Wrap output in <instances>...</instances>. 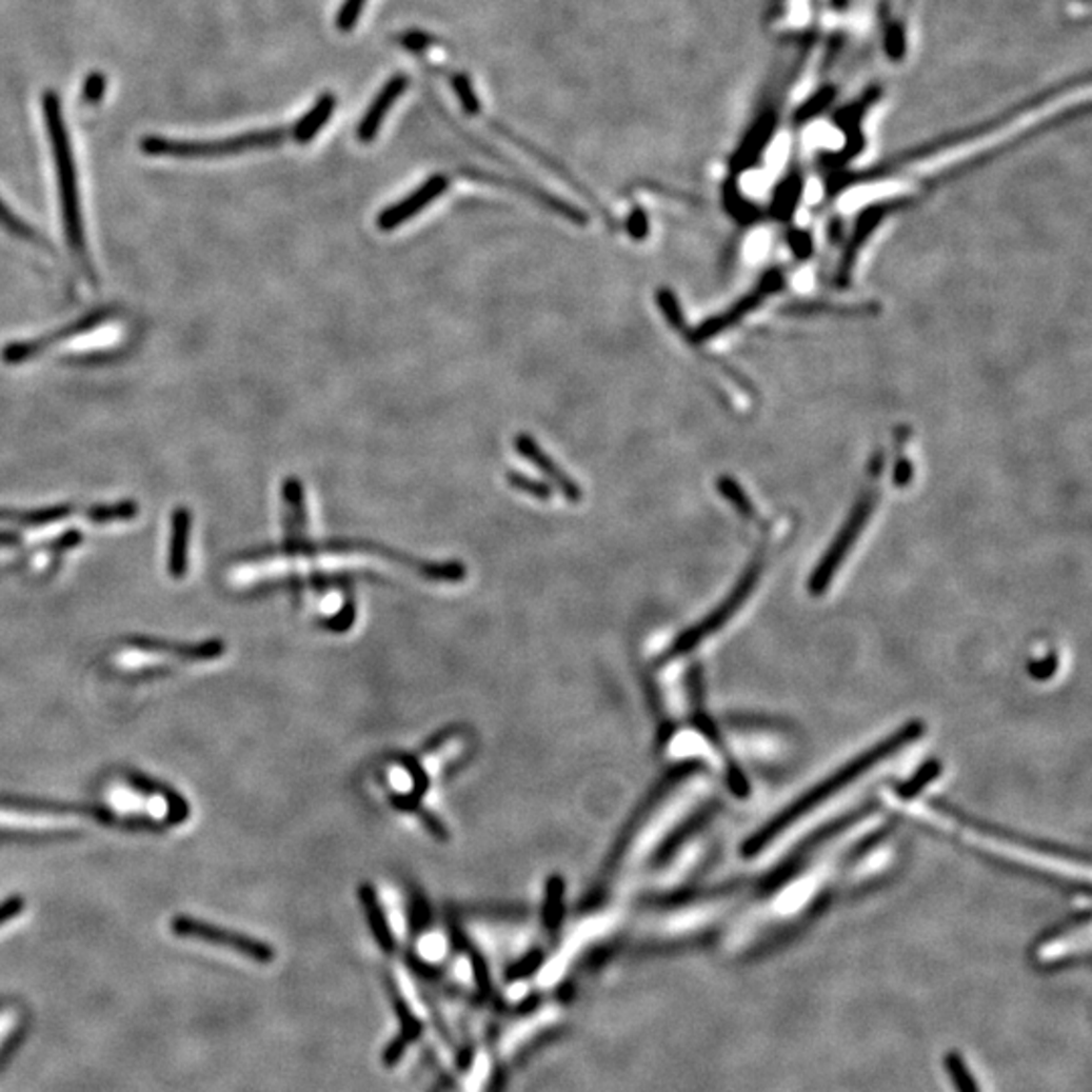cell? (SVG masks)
I'll list each match as a JSON object with an SVG mask.
<instances>
[{
    "label": "cell",
    "mask_w": 1092,
    "mask_h": 1092,
    "mask_svg": "<svg viewBox=\"0 0 1092 1092\" xmlns=\"http://www.w3.org/2000/svg\"><path fill=\"white\" fill-rule=\"evenodd\" d=\"M0 227L6 231V233H11L13 237H17V239H21L25 243H31V245H35V247H39L43 252L53 254L52 243L39 231L33 230V225H28L26 221H23L11 206H6L2 199H0Z\"/></svg>",
    "instance_id": "ac0fdd59"
},
{
    "label": "cell",
    "mask_w": 1092,
    "mask_h": 1092,
    "mask_svg": "<svg viewBox=\"0 0 1092 1092\" xmlns=\"http://www.w3.org/2000/svg\"><path fill=\"white\" fill-rule=\"evenodd\" d=\"M364 4H366V0H344L338 11V17H336V26L342 33H351L362 15Z\"/></svg>",
    "instance_id": "7402d4cb"
},
{
    "label": "cell",
    "mask_w": 1092,
    "mask_h": 1092,
    "mask_svg": "<svg viewBox=\"0 0 1092 1092\" xmlns=\"http://www.w3.org/2000/svg\"><path fill=\"white\" fill-rule=\"evenodd\" d=\"M880 826L882 819L878 812L852 815L850 823H843L832 838L821 841L808 858L793 863L740 913L731 931L733 945L753 947L803 925L826 905V898L834 890L850 882L854 852Z\"/></svg>",
    "instance_id": "6da1fadb"
},
{
    "label": "cell",
    "mask_w": 1092,
    "mask_h": 1092,
    "mask_svg": "<svg viewBox=\"0 0 1092 1092\" xmlns=\"http://www.w3.org/2000/svg\"><path fill=\"white\" fill-rule=\"evenodd\" d=\"M514 450L522 456L524 459H529L533 463L534 468H538L540 474L547 476V480L551 482V485L559 488L560 494L571 502V504H579L583 500V490L581 485L575 482L571 476H567L562 472L559 463L555 459L551 458L534 439L531 433H518L514 437Z\"/></svg>",
    "instance_id": "8fae6325"
},
{
    "label": "cell",
    "mask_w": 1092,
    "mask_h": 1092,
    "mask_svg": "<svg viewBox=\"0 0 1092 1092\" xmlns=\"http://www.w3.org/2000/svg\"><path fill=\"white\" fill-rule=\"evenodd\" d=\"M450 186V178L445 175H433L417 191L406 195L403 201L386 206L377 217V227L381 231H393L401 227L405 221L417 217L428 204L439 199Z\"/></svg>",
    "instance_id": "30bf717a"
},
{
    "label": "cell",
    "mask_w": 1092,
    "mask_h": 1092,
    "mask_svg": "<svg viewBox=\"0 0 1092 1092\" xmlns=\"http://www.w3.org/2000/svg\"><path fill=\"white\" fill-rule=\"evenodd\" d=\"M72 512H74V507H70V504L33 510L0 509V522L19 524V527H45V524L70 518Z\"/></svg>",
    "instance_id": "e0dca14e"
},
{
    "label": "cell",
    "mask_w": 1092,
    "mask_h": 1092,
    "mask_svg": "<svg viewBox=\"0 0 1092 1092\" xmlns=\"http://www.w3.org/2000/svg\"><path fill=\"white\" fill-rule=\"evenodd\" d=\"M334 107H336V96L334 94H324L318 102L307 110V114H305L302 120L292 124V138L298 144L312 142L318 136V132L331 120Z\"/></svg>",
    "instance_id": "2e32d148"
},
{
    "label": "cell",
    "mask_w": 1092,
    "mask_h": 1092,
    "mask_svg": "<svg viewBox=\"0 0 1092 1092\" xmlns=\"http://www.w3.org/2000/svg\"><path fill=\"white\" fill-rule=\"evenodd\" d=\"M175 931H177L178 935H184V937H193V939L203 940V942H209V945H217V947L239 951V953H243L250 959H257V961H270L272 959L270 947H265V945H261L257 940L241 937L237 933L225 931V929H217V927L204 925V922H199V920H193V918H180V920H177L175 922Z\"/></svg>",
    "instance_id": "9c48e42d"
},
{
    "label": "cell",
    "mask_w": 1092,
    "mask_h": 1092,
    "mask_svg": "<svg viewBox=\"0 0 1092 1092\" xmlns=\"http://www.w3.org/2000/svg\"><path fill=\"white\" fill-rule=\"evenodd\" d=\"M193 516L191 510L180 507L173 512L171 527V553H168V571L173 577H184L188 564V542H191Z\"/></svg>",
    "instance_id": "5bb4252c"
},
{
    "label": "cell",
    "mask_w": 1092,
    "mask_h": 1092,
    "mask_svg": "<svg viewBox=\"0 0 1092 1092\" xmlns=\"http://www.w3.org/2000/svg\"><path fill=\"white\" fill-rule=\"evenodd\" d=\"M882 803L892 812L913 821L918 828L933 832L939 838L959 843L967 852H973L986 860L1014 868L1019 872L1038 876L1041 880L1068 887L1089 890L1091 868L1087 856H1076L1067 848L1041 843L1036 839L1017 836L1014 832L999 830L984 823L955 808L922 795L920 789H889L882 795Z\"/></svg>",
    "instance_id": "7a4b0ae2"
},
{
    "label": "cell",
    "mask_w": 1092,
    "mask_h": 1092,
    "mask_svg": "<svg viewBox=\"0 0 1092 1092\" xmlns=\"http://www.w3.org/2000/svg\"><path fill=\"white\" fill-rule=\"evenodd\" d=\"M406 85H409V77L403 76V74L393 76L389 81H386V83H384V87H382L381 92L377 94V98L373 100V103L369 105L366 114L362 116L360 124L356 127V138H358L360 142L366 144V142H373V140H375V136L379 134L381 124L384 122V118H386L391 105L403 96Z\"/></svg>",
    "instance_id": "4fadbf2b"
},
{
    "label": "cell",
    "mask_w": 1092,
    "mask_h": 1092,
    "mask_svg": "<svg viewBox=\"0 0 1092 1092\" xmlns=\"http://www.w3.org/2000/svg\"><path fill=\"white\" fill-rule=\"evenodd\" d=\"M401 43L409 52H423L432 43V37L425 33H419V31H411L401 39Z\"/></svg>",
    "instance_id": "d4e9b609"
},
{
    "label": "cell",
    "mask_w": 1092,
    "mask_h": 1092,
    "mask_svg": "<svg viewBox=\"0 0 1092 1092\" xmlns=\"http://www.w3.org/2000/svg\"><path fill=\"white\" fill-rule=\"evenodd\" d=\"M140 512V507L132 500L118 502V504H98L87 510V520L94 524H112V522H124L132 520Z\"/></svg>",
    "instance_id": "d6986e66"
},
{
    "label": "cell",
    "mask_w": 1092,
    "mask_h": 1092,
    "mask_svg": "<svg viewBox=\"0 0 1092 1092\" xmlns=\"http://www.w3.org/2000/svg\"><path fill=\"white\" fill-rule=\"evenodd\" d=\"M43 114L45 124L49 134L55 171H57V186H59V201H61V217L65 237L72 254L76 255L79 267L83 270L87 280L96 281V272L92 267V259L87 254L85 243V231H83V217H81V203H79V186H77L76 160L70 142L67 126L63 120L61 102L55 92H47L43 96Z\"/></svg>",
    "instance_id": "277c9868"
},
{
    "label": "cell",
    "mask_w": 1092,
    "mask_h": 1092,
    "mask_svg": "<svg viewBox=\"0 0 1092 1092\" xmlns=\"http://www.w3.org/2000/svg\"><path fill=\"white\" fill-rule=\"evenodd\" d=\"M1089 916H1076L1065 925L1052 929L1034 947V957L1041 966H1058L1085 957L1089 953Z\"/></svg>",
    "instance_id": "52a82bcc"
},
{
    "label": "cell",
    "mask_w": 1092,
    "mask_h": 1092,
    "mask_svg": "<svg viewBox=\"0 0 1092 1092\" xmlns=\"http://www.w3.org/2000/svg\"><path fill=\"white\" fill-rule=\"evenodd\" d=\"M19 536L13 533H0V544H17Z\"/></svg>",
    "instance_id": "484cf974"
},
{
    "label": "cell",
    "mask_w": 1092,
    "mask_h": 1092,
    "mask_svg": "<svg viewBox=\"0 0 1092 1092\" xmlns=\"http://www.w3.org/2000/svg\"><path fill=\"white\" fill-rule=\"evenodd\" d=\"M507 482L510 483L512 490L529 494L536 500H544L547 502L553 496V485L551 483L538 482V480H533V478H529V476H524L520 472H507Z\"/></svg>",
    "instance_id": "ffe728a7"
},
{
    "label": "cell",
    "mask_w": 1092,
    "mask_h": 1092,
    "mask_svg": "<svg viewBox=\"0 0 1092 1092\" xmlns=\"http://www.w3.org/2000/svg\"><path fill=\"white\" fill-rule=\"evenodd\" d=\"M281 494L285 500V533H287L285 542L305 538V524H307L305 518L307 516H305L304 485L298 478H287L283 482Z\"/></svg>",
    "instance_id": "9a60e30c"
},
{
    "label": "cell",
    "mask_w": 1092,
    "mask_h": 1092,
    "mask_svg": "<svg viewBox=\"0 0 1092 1092\" xmlns=\"http://www.w3.org/2000/svg\"><path fill=\"white\" fill-rule=\"evenodd\" d=\"M105 87H107V81L102 74H92L85 79L83 83V92H81V98L85 103L100 102L105 94Z\"/></svg>",
    "instance_id": "603a6c76"
},
{
    "label": "cell",
    "mask_w": 1092,
    "mask_h": 1092,
    "mask_svg": "<svg viewBox=\"0 0 1092 1092\" xmlns=\"http://www.w3.org/2000/svg\"><path fill=\"white\" fill-rule=\"evenodd\" d=\"M292 138V126L255 130L221 140H175L164 136H146L140 142V151L148 156H173V158H217L231 154L250 153L278 148Z\"/></svg>",
    "instance_id": "8992f818"
},
{
    "label": "cell",
    "mask_w": 1092,
    "mask_h": 1092,
    "mask_svg": "<svg viewBox=\"0 0 1092 1092\" xmlns=\"http://www.w3.org/2000/svg\"><path fill=\"white\" fill-rule=\"evenodd\" d=\"M452 87H454V92H456V96H458L461 107L465 110V114H470V116L480 114L482 105H480V100H478V96H476V92H474V87H472L470 77L463 76V74L452 76Z\"/></svg>",
    "instance_id": "44dd1931"
},
{
    "label": "cell",
    "mask_w": 1092,
    "mask_h": 1092,
    "mask_svg": "<svg viewBox=\"0 0 1092 1092\" xmlns=\"http://www.w3.org/2000/svg\"><path fill=\"white\" fill-rule=\"evenodd\" d=\"M463 173H465L468 177L472 178V180H483V182L500 184V186H507V188H514V191H518V193H522V195H529V197H533L536 203L549 206L553 213H557L560 217H564V219L571 221V223H577V225H587V223H589V215H587L584 211L577 209V206H573L571 203H567V201H562V199L555 197V195H551V193H547V191H540V188L534 186V184L520 182V180H510V178L498 177V175H490V173H483V171H472V168H465Z\"/></svg>",
    "instance_id": "7c38bea8"
},
{
    "label": "cell",
    "mask_w": 1092,
    "mask_h": 1092,
    "mask_svg": "<svg viewBox=\"0 0 1092 1092\" xmlns=\"http://www.w3.org/2000/svg\"><path fill=\"white\" fill-rule=\"evenodd\" d=\"M628 231L634 239H643L648 235V217L643 213V209H634L630 219H628Z\"/></svg>",
    "instance_id": "cb8c5ba5"
},
{
    "label": "cell",
    "mask_w": 1092,
    "mask_h": 1092,
    "mask_svg": "<svg viewBox=\"0 0 1092 1092\" xmlns=\"http://www.w3.org/2000/svg\"><path fill=\"white\" fill-rule=\"evenodd\" d=\"M922 735V724L913 722L878 742V747L870 749L858 759L841 767L836 775L817 788L808 791V795L797 799L791 808L779 813L773 821H769L755 836L749 838L744 846L749 860H777L781 854H788L803 839L813 836L828 821H836L852 808H858L866 793L882 783V777L892 773L894 767L909 755V751L915 749Z\"/></svg>",
    "instance_id": "3957f363"
},
{
    "label": "cell",
    "mask_w": 1092,
    "mask_h": 1092,
    "mask_svg": "<svg viewBox=\"0 0 1092 1092\" xmlns=\"http://www.w3.org/2000/svg\"><path fill=\"white\" fill-rule=\"evenodd\" d=\"M322 553H326V555H353V553L373 555V557H379V559L401 562V564H405L406 569L419 573L425 579L459 581V579L465 577V564L463 562H428V560L415 559L411 555L399 553L395 549H389V547L379 544V542L358 540V538H332V540H324V542H307L305 538H300V540H294V542H283L281 549L261 551V553H254L250 557H254V559L255 557H274V555H283V557H316V555H322Z\"/></svg>",
    "instance_id": "5b68a950"
},
{
    "label": "cell",
    "mask_w": 1092,
    "mask_h": 1092,
    "mask_svg": "<svg viewBox=\"0 0 1092 1092\" xmlns=\"http://www.w3.org/2000/svg\"><path fill=\"white\" fill-rule=\"evenodd\" d=\"M107 318H112V310H96L92 314H85V316L77 318V320L70 322L67 326H63L59 331L49 332L45 336L25 340V342L6 344L2 349V353H0V358H2L4 364H23V362L37 358L41 353L49 351L55 344L65 342L67 338H74V336H79V334H85V332L98 329Z\"/></svg>",
    "instance_id": "ba28073f"
}]
</instances>
